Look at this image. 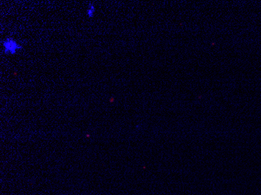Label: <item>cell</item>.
Masks as SVG:
<instances>
[{
  "label": "cell",
  "instance_id": "obj_1",
  "mask_svg": "<svg viewBox=\"0 0 261 195\" xmlns=\"http://www.w3.org/2000/svg\"><path fill=\"white\" fill-rule=\"evenodd\" d=\"M2 47H3L5 53L10 54V55H14L21 49V45L15 39H11V38H9L3 41Z\"/></svg>",
  "mask_w": 261,
  "mask_h": 195
},
{
  "label": "cell",
  "instance_id": "obj_2",
  "mask_svg": "<svg viewBox=\"0 0 261 195\" xmlns=\"http://www.w3.org/2000/svg\"><path fill=\"white\" fill-rule=\"evenodd\" d=\"M86 13H87V16L89 17V18H92V17H93L94 14H95V13H96V7H95V6H94L93 4H92V3L89 4V7H88Z\"/></svg>",
  "mask_w": 261,
  "mask_h": 195
}]
</instances>
